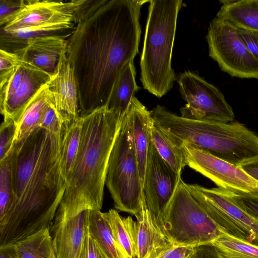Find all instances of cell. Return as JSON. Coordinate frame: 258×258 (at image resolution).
Returning <instances> with one entry per match:
<instances>
[{
    "instance_id": "1",
    "label": "cell",
    "mask_w": 258,
    "mask_h": 258,
    "mask_svg": "<svg viewBox=\"0 0 258 258\" xmlns=\"http://www.w3.org/2000/svg\"><path fill=\"white\" fill-rule=\"evenodd\" d=\"M150 1H86L68 38L81 116L106 106L114 84L139 53L142 6Z\"/></svg>"
},
{
    "instance_id": "2",
    "label": "cell",
    "mask_w": 258,
    "mask_h": 258,
    "mask_svg": "<svg viewBox=\"0 0 258 258\" xmlns=\"http://www.w3.org/2000/svg\"><path fill=\"white\" fill-rule=\"evenodd\" d=\"M62 134L39 127L10 151L12 206L0 222V245L50 228L67 182L60 166Z\"/></svg>"
},
{
    "instance_id": "3",
    "label": "cell",
    "mask_w": 258,
    "mask_h": 258,
    "mask_svg": "<svg viewBox=\"0 0 258 258\" xmlns=\"http://www.w3.org/2000/svg\"><path fill=\"white\" fill-rule=\"evenodd\" d=\"M82 117L79 152L58 207L101 211L108 162L123 118L106 106Z\"/></svg>"
},
{
    "instance_id": "4",
    "label": "cell",
    "mask_w": 258,
    "mask_h": 258,
    "mask_svg": "<svg viewBox=\"0 0 258 258\" xmlns=\"http://www.w3.org/2000/svg\"><path fill=\"white\" fill-rule=\"evenodd\" d=\"M151 113L154 123L180 147L192 145L240 167L258 161V135L239 122L187 118L160 105Z\"/></svg>"
},
{
    "instance_id": "5",
    "label": "cell",
    "mask_w": 258,
    "mask_h": 258,
    "mask_svg": "<svg viewBox=\"0 0 258 258\" xmlns=\"http://www.w3.org/2000/svg\"><path fill=\"white\" fill-rule=\"evenodd\" d=\"M141 55L144 88L160 98L172 88L176 76L171 66L172 49L181 0H151Z\"/></svg>"
},
{
    "instance_id": "6",
    "label": "cell",
    "mask_w": 258,
    "mask_h": 258,
    "mask_svg": "<svg viewBox=\"0 0 258 258\" xmlns=\"http://www.w3.org/2000/svg\"><path fill=\"white\" fill-rule=\"evenodd\" d=\"M162 231L172 244L192 247L211 244L222 233L182 179L165 212Z\"/></svg>"
},
{
    "instance_id": "7",
    "label": "cell",
    "mask_w": 258,
    "mask_h": 258,
    "mask_svg": "<svg viewBox=\"0 0 258 258\" xmlns=\"http://www.w3.org/2000/svg\"><path fill=\"white\" fill-rule=\"evenodd\" d=\"M105 184L116 210L139 215L144 194L126 114L111 150Z\"/></svg>"
},
{
    "instance_id": "8",
    "label": "cell",
    "mask_w": 258,
    "mask_h": 258,
    "mask_svg": "<svg viewBox=\"0 0 258 258\" xmlns=\"http://www.w3.org/2000/svg\"><path fill=\"white\" fill-rule=\"evenodd\" d=\"M186 186L222 233L258 246V221L236 203L233 194L219 187Z\"/></svg>"
},
{
    "instance_id": "9",
    "label": "cell",
    "mask_w": 258,
    "mask_h": 258,
    "mask_svg": "<svg viewBox=\"0 0 258 258\" xmlns=\"http://www.w3.org/2000/svg\"><path fill=\"white\" fill-rule=\"evenodd\" d=\"M206 39L210 56L223 71L232 77L258 79V60L242 42L236 28L215 17Z\"/></svg>"
},
{
    "instance_id": "10",
    "label": "cell",
    "mask_w": 258,
    "mask_h": 258,
    "mask_svg": "<svg viewBox=\"0 0 258 258\" xmlns=\"http://www.w3.org/2000/svg\"><path fill=\"white\" fill-rule=\"evenodd\" d=\"M177 81L181 96L187 103L180 109L181 116L222 122L234 120L232 107L215 86L188 71L181 73Z\"/></svg>"
},
{
    "instance_id": "11",
    "label": "cell",
    "mask_w": 258,
    "mask_h": 258,
    "mask_svg": "<svg viewBox=\"0 0 258 258\" xmlns=\"http://www.w3.org/2000/svg\"><path fill=\"white\" fill-rule=\"evenodd\" d=\"M186 165L219 188L239 196L258 199V182L241 167L189 144H183Z\"/></svg>"
},
{
    "instance_id": "12",
    "label": "cell",
    "mask_w": 258,
    "mask_h": 258,
    "mask_svg": "<svg viewBox=\"0 0 258 258\" xmlns=\"http://www.w3.org/2000/svg\"><path fill=\"white\" fill-rule=\"evenodd\" d=\"M181 179V173L164 160L151 142L143 192L147 208L161 231L165 212Z\"/></svg>"
},
{
    "instance_id": "13",
    "label": "cell",
    "mask_w": 258,
    "mask_h": 258,
    "mask_svg": "<svg viewBox=\"0 0 258 258\" xmlns=\"http://www.w3.org/2000/svg\"><path fill=\"white\" fill-rule=\"evenodd\" d=\"M90 210L57 209L50 227L57 258H80Z\"/></svg>"
},
{
    "instance_id": "14",
    "label": "cell",
    "mask_w": 258,
    "mask_h": 258,
    "mask_svg": "<svg viewBox=\"0 0 258 258\" xmlns=\"http://www.w3.org/2000/svg\"><path fill=\"white\" fill-rule=\"evenodd\" d=\"M85 0L71 1L25 0L22 10L1 31L17 30L50 22L70 21L76 23Z\"/></svg>"
},
{
    "instance_id": "15",
    "label": "cell",
    "mask_w": 258,
    "mask_h": 258,
    "mask_svg": "<svg viewBox=\"0 0 258 258\" xmlns=\"http://www.w3.org/2000/svg\"><path fill=\"white\" fill-rule=\"evenodd\" d=\"M66 53L67 49L62 53L55 73L49 83L62 128L81 117L77 82Z\"/></svg>"
},
{
    "instance_id": "16",
    "label": "cell",
    "mask_w": 258,
    "mask_h": 258,
    "mask_svg": "<svg viewBox=\"0 0 258 258\" xmlns=\"http://www.w3.org/2000/svg\"><path fill=\"white\" fill-rule=\"evenodd\" d=\"M24 74L16 92L0 106L4 119L18 123L27 105L39 91L51 80L52 76L22 59Z\"/></svg>"
},
{
    "instance_id": "17",
    "label": "cell",
    "mask_w": 258,
    "mask_h": 258,
    "mask_svg": "<svg viewBox=\"0 0 258 258\" xmlns=\"http://www.w3.org/2000/svg\"><path fill=\"white\" fill-rule=\"evenodd\" d=\"M72 33V32H71ZM70 34L35 38L14 52L24 61L47 72L55 74L62 53L67 49Z\"/></svg>"
},
{
    "instance_id": "18",
    "label": "cell",
    "mask_w": 258,
    "mask_h": 258,
    "mask_svg": "<svg viewBox=\"0 0 258 258\" xmlns=\"http://www.w3.org/2000/svg\"><path fill=\"white\" fill-rule=\"evenodd\" d=\"M126 115L143 188L154 121L151 111L147 110L136 97L133 98Z\"/></svg>"
},
{
    "instance_id": "19",
    "label": "cell",
    "mask_w": 258,
    "mask_h": 258,
    "mask_svg": "<svg viewBox=\"0 0 258 258\" xmlns=\"http://www.w3.org/2000/svg\"><path fill=\"white\" fill-rule=\"evenodd\" d=\"M136 219L138 258H151L171 243L153 219L147 208L144 195L141 212Z\"/></svg>"
},
{
    "instance_id": "20",
    "label": "cell",
    "mask_w": 258,
    "mask_h": 258,
    "mask_svg": "<svg viewBox=\"0 0 258 258\" xmlns=\"http://www.w3.org/2000/svg\"><path fill=\"white\" fill-rule=\"evenodd\" d=\"M76 24L73 21H62L24 28L13 32L1 31V48H2L1 49L14 52L24 47L30 39L53 35H66L61 33L73 30Z\"/></svg>"
},
{
    "instance_id": "21",
    "label": "cell",
    "mask_w": 258,
    "mask_h": 258,
    "mask_svg": "<svg viewBox=\"0 0 258 258\" xmlns=\"http://www.w3.org/2000/svg\"><path fill=\"white\" fill-rule=\"evenodd\" d=\"M49 83L39 91L23 112L17 124L14 143L25 140L40 127L48 109L54 103Z\"/></svg>"
},
{
    "instance_id": "22",
    "label": "cell",
    "mask_w": 258,
    "mask_h": 258,
    "mask_svg": "<svg viewBox=\"0 0 258 258\" xmlns=\"http://www.w3.org/2000/svg\"><path fill=\"white\" fill-rule=\"evenodd\" d=\"M136 69L134 60L123 69L113 86L106 107L122 119L133 98L139 89L136 81Z\"/></svg>"
},
{
    "instance_id": "23",
    "label": "cell",
    "mask_w": 258,
    "mask_h": 258,
    "mask_svg": "<svg viewBox=\"0 0 258 258\" xmlns=\"http://www.w3.org/2000/svg\"><path fill=\"white\" fill-rule=\"evenodd\" d=\"M216 18L237 29L258 32V0L221 1Z\"/></svg>"
},
{
    "instance_id": "24",
    "label": "cell",
    "mask_w": 258,
    "mask_h": 258,
    "mask_svg": "<svg viewBox=\"0 0 258 258\" xmlns=\"http://www.w3.org/2000/svg\"><path fill=\"white\" fill-rule=\"evenodd\" d=\"M114 239L124 258H138L137 224L131 217L120 216L114 209L105 213Z\"/></svg>"
},
{
    "instance_id": "25",
    "label": "cell",
    "mask_w": 258,
    "mask_h": 258,
    "mask_svg": "<svg viewBox=\"0 0 258 258\" xmlns=\"http://www.w3.org/2000/svg\"><path fill=\"white\" fill-rule=\"evenodd\" d=\"M88 230L108 258H124L114 239L105 213L90 210Z\"/></svg>"
},
{
    "instance_id": "26",
    "label": "cell",
    "mask_w": 258,
    "mask_h": 258,
    "mask_svg": "<svg viewBox=\"0 0 258 258\" xmlns=\"http://www.w3.org/2000/svg\"><path fill=\"white\" fill-rule=\"evenodd\" d=\"M13 244L20 258H57L50 228L38 231Z\"/></svg>"
},
{
    "instance_id": "27",
    "label": "cell",
    "mask_w": 258,
    "mask_h": 258,
    "mask_svg": "<svg viewBox=\"0 0 258 258\" xmlns=\"http://www.w3.org/2000/svg\"><path fill=\"white\" fill-rule=\"evenodd\" d=\"M82 123L81 116L77 121L62 129L60 166L62 176L66 182L79 152Z\"/></svg>"
},
{
    "instance_id": "28",
    "label": "cell",
    "mask_w": 258,
    "mask_h": 258,
    "mask_svg": "<svg viewBox=\"0 0 258 258\" xmlns=\"http://www.w3.org/2000/svg\"><path fill=\"white\" fill-rule=\"evenodd\" d=\"M152 142L161 157L175 171L181 173L186 165L182 147L155 123L152 132Z\"/></svg>"
},
{
    "instance_id": "29",
    "label": "cell",
    "mask_w": 258,
    "mask_h": 258,
    "mask_svg": "<svg viewBox=\"0 0 258 258\" xmlns=\"http://www.w3.org/2000/svg\"><path fill=\"white\" fill-rule=\"evenodd\" d=\"M211 244L219 258H258V246L222 233Z\"/></svg>"
},
{
    "instance_id": "30",
    "label": "cell",
    "mask_w": 258,
    "mask_h": 258,
    "mask_svg": "<svg viewBox=\"0 0 258 258\" xmlns=\"http://www.w3.org/2000/svg\"><path fill=\"white\" fill-rule=\"evenodd\" d=\"M13 202L10 152L0 162V222L6 217Z\"/></svg>"
},
{
    "instance_id": "31",
    "label": "cell",
    "mask_w": 258,
    "mask_h": 258,
    "mask_svg": "<svg viewBox=\"0 0 258 258\" xmlns=\"http://www.w3.org/2000/svg\"><path fill=\"white\" fill-rule=\"evenodd\" d=\"M17 123L13 120L4 119L0 128V162L10 153L14 141Z\"/></svg>"
},
{
    "instance_id": "32",
    "label": "cell",
    "mask_w": 258,
    "mask_h": 258,
    "mask_svg": "<svg viewBox=\"0 0 258 258\" xmlns=\"http://www.w3.org/2000/svg\"><path fill=\"white\" fill-rule=\"evenodd\" d=\"M24 67L22 63L17 66L8 82L0 86V106L7 100L17 90L23 79Z\"/></svg>"
},
{
    "instance_id": "33",
    "label": "cell",
    "mask_w": 258,
    "mask_h": 258,
    "mask_svg": "<svg viewBox=\"0 0 258 258\" xmlns=\"http://www.w3.org/2000/svg\"><path fill=\"white\" fill-rule=\"evenodd\" d=\"M25 0H0V25L9 23L22 10Z\"/></svg>"
},
{
    "instance_id": "34",
    "label": "cell",
    "mask_w": 258,
    "mask_h": 258,
    "mask_svg": "<svg viewBox=\"0 0 258 258\" xmlns=\"http://www.w3.org/2000/svg\"><path fill=\"white\" fill-rule=\"evenodd\" d=\"M195 247L176 245L172 243L158 251L152 258H191Z\"/></svg>"
},
{
    "instance_id": "35",
    "label": "cell",
    "mask_w": 258,
    "mask_h": 258,
    "mask_svg": "<svg viewBox=\"0 0 258 258\" xmlns=\"http://www.w3.org/2000/svg\"><path fill=\"white\" fill-rule=\"evenodd\" d=\"M80 258H108L88 230Z\"/></svg>"
},
{
    "instance_id": "36",
    "label": "cell",
    "mask_w": 258,
    "mask_h": 258,
    "mask_svg": "<svg viewBox=\"0 0 258 258\" xmlns=\"http://www.w3.org/2000/svg\"><path fill=\"white\" fill-rule=\"evenodd\" d=\"M40 127L52 133H62V126L56 112L54 103L48 109Z\"/></svg>"
},
{
    "instance_id": "37",
    "label": "cell",
    "mask_w": 258,
    "mask_h": 258,
    "mask_svg": "<svg viewBox=\"0 0 258 258\" xmlns=\"http://www.w3.org/2000/svg\"><path fill=\"white\" fill-rule=\"evenodd\" d=\"M237 30L242 42L250 52L258 60V32L239 29Z\"/></svg>"
},
{
    "instance_id": "38",
    "label": "cell",
    "mask_w": 258,
    "mask_h": 258,
    "mask_svg": "<svg viewBox=\"0 0 258 258\" xmlns=\"http://www.w3.org/2000/svg\"><path fill=\"white\" fill-rule=\"evenodd\" d=\"M21 61V58L17 53L1 49L0 73L14 69L20 64Z\"/></svg>"
},
{
    "instance_id": "39",
    "label": "cell",
    "mask_w": 258,
    "mask_h": 258,
    "mask_svg": "<svg viewBox=\"0 0 258 258\" xmlns=\"http://www.w3.org/2000/svg\"><path fill=\"white\" fill-rule=\"evenodd\" d=\"M236 203L247 213L258 221V199L234 194Z\"/></svg>"
},
{
    "instance_id": "40",
    "label": "cell",
    "mask_w": 258,
    "mask_h": 258,
    "mask_svg": "<svg viewBox=\"0 0 258 258\" xmlns=\"http://www.w3.org/2000/svg\"><path fill=\"white\" fill-rule=\"evenodd\" d=\"M191 258H219L214 247L211 244L195 247Z\"/></svg>"
},
{
    "instance_id": "41",
    "label": "cell",
    "mask_w": 258,
    "mask_h": 258,
    "mask_svg": "<svg viewBox=\"0 0 258 258\" xmlns=\"http://www.w3.org/2000/svg\"><path fill=\"white\" fill-rule=\"evenodd\" d=\"M0 258H20L14 244H8L0 245Z\"/></svg>"
},
{
    "instance_id": "42",
    "label": "cell",
    "mask_w": 258,
    "mask_h": 258,
    "mask_svg": "<svg viewBox=\"0 0 258 258\" xmlns=\"http://www.w3.org/2000/svg\"><path fill=\"white\" fill-rule=\"evenodd\" d=\"M241 168L252 178L258 182V161L242 166Z\"/></svg>"
}]
</instances>
